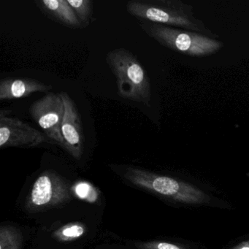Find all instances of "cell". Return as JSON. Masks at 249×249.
<instances>
[{"label":"cell","instance_id":"obj_1","mask_svg":"<svg viewBox=\"0 0 249 249\" xmlns=\"http://www.w3.org/2000/svg\"><path fill=\"white\" fill-rule=\"evenodd\" d=\"M106 62L116 80L119 95L150 106L151 86L148 74L136 56L123 48L110 51Z\"/></svg>","mask_w":249,"mask_h":249},{"label":"cell","instance_id":"obj_2","mask_svg":"<svg viewBox=\"0 0 249 249\" xmlns=\"http://www.w3.org/2000/svg\"><path fill=\"white\" fill-rule=\"evenodd\" d=\"M122 176L136 187L175 202L188 205H205L211 201L209 195L191 183L139 167H125Z\"/></svg>","mask_w":249,"mask_h":249},{"label":"cell","instance_id":"obj_3","mask_svg":"<svg viewBox=\"0 0 249 249\" xmlns=\"http://www.w3.org/2000/svg\"><path fill=\"white\" fill-rule=\"evenodd\" d=\"M126 11L138 19L153 24L170 25L208 36L213 33L203 22L194 16L191 5L180 1H157L156 3L131 1L126 5Z\"/></svg>","mask_w":249,"mask_h":249},{"label":"cell","instance_id":"obj_4","mask_svg":"<svg viewBox=\"0 0 249 249\" xmlns=\"http://www.w3.org/2000/svg\"><path fill=\"white\" fill-rule=\"evenodd\" d=\"M141 27L161 46L188 56H210L219 52L224 46L221 41L194 32L153 23H143Z\"/></svg>","mask_w":249,"mask_h":249},{"label":"cell","instance_id":"obj_5","mask_svg":"<svg viewBox=\"0 0 249 249\" xmlns=\"http://www.w3.org/2000/svg\"><path fill=\"white\" fill-rule=\"evenodd\" d=\"M71 199L69 183L54 170H46L35 181L26 202L27 209L40 211L55 208Z\"/></svg>","mask_w":249,"mask_h":249},{"label":"cell","instance_id":"obj_6","mask_svg":"<svg viewBox=\"0 0 249 249\" xmlns=\"http://www.w3.org/2000/svg\"><path fill=\"white\" fill-rule=\"evenodd\" d=\"M30 113L46 136L65 149L61 131L65 106L61 92L47 93L31 105Z\"/></svg>","mask_w":249,"mask_h":249},{"label":"cell","instance_id":"obj_7","mask_svg":"<svg viewBox=\"0 0 249 249\" xmlns=\"http://www.w3.org/2000/svg\"><path fill=\"white\" fill-rule=\"evenodd\" d=\"M0 112V148H35L48 142L46 135L26 122Z\"/></svg>","mask_w":249,"mask_h":249},{"label":"cell","instance_id":"obj_8","mask_svg":"<svg viewBox=\"0 0 249 249\" xmlns=\"http://www.w3.org/2000/svg\"><path fill=\"white\" fill-rule=\"evenodd\" d=\"M65 106L61 131L66 150L75 160H81L84 154V134L81 116L75 103L67 92H61Z\"/></svg>","mask_w":249,"mask_h":249},{"label":"cell","instance_id":"obj_9","mask_svg":"<svg viewBox=\"0 0 249 249\" xmlns=\"http://www.w3.org/2000/svg\"><path fill=\"white\" fill-rule=\"evenodd\" d=\"M52 86L32 78H5L0 81V100H17L37 92H47Z\"/></svg>","mask_w":249,"mask_h":249},{"label":"cell","instance_id":"obj_10","mask_svg":"<svg viewBox=\"0 0 249 249\" xmlns=\"http://www.w3.org/2000/svg\"><path fill=\"white\" fill-rule=\"evenodd\" d=\"M36 4L46 15L63 25L74 28L82 27L68 0H42Z\"/></svg>","mask_w":249,"mask_h":249},{"label":"cell","instance_id":"obj_11","mask_svg":"<svg viewBox=\"0 0 249 249\" xmlns=\"http://www.w3.org/2000/svg\"><path fill=\"white\" fill-rule=\"evenodd\" d=\"M87 227L79 222L69 223L62 226L53 233V238L62 243L78 240L84 235Z\"/></svg>","mask_w":249,"mask_h":249},{"label":"cell","instance_id":"obj_12","mask_svg":"<svg viewBox=\"0 0 249 249\" xmlns=\"http://www.w3.org/2000/svg\"><path fill=\"white\" fill-rule=\"evenodd\" d=\"M22 237L20 231L12 226L0 227V249H21Z\"/></svg>","mask_w":249,"mask_h":249},{"label":"cell","instance_id":"obj_13","mask_svg":"<svg viewBox=\"0 0 249 249\" xmlns=\"http://www.w3.org/2000/svg\"><path fill=\"white\" fill-rule=\"evenodd\" d=\"M81 24H89L92 17L93 6L91 0H68Z\"/></svg>","mask_w":249,"mask_h":249},{"label":"cell","instance_id":"obj_14","mask_svg":"<svg viewBox=\"0 0 249 249\" xmlns=\"http://www.w3.org/2000/svg\"><path fill=\"white\" fill-rule=\"evenodd\" d=\"M135 246L137 249H190L182 245L160 240L135 242Z\"/></svg>","mask_w":249,"mask_h":249},{"label":"cell","instance_id":"obj_15","mask_svg":"<svg viewBox=\"0 0 249 249\" xmlns=\"http://www.w3.org/2000/svg\"><path fill=\"white\" fill-rule=\"evenodd\" d=\"M230 249H249V240L241 242V243L233 246Z\"/></svg>","mask_w":249,"mask_h":249}]
</instances>
